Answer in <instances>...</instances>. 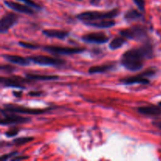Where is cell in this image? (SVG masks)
<instances>
[{"instance_id": "obj_6", "label": "cell", "mask_w": 161, "mask_h": 161, "mask_svg": "<svg viewBox=\"0 0 161 161\" xmlns=\"http://www.w3.org/2000/svg\"><path fill=\"white\" fill-rule=\"evenodd\" d=\"M43 50L53 55H73L83 53L86 50L84 47H68L60 46H44Z\"/></svg>"}, {"instance_id": "obj_17", "label": "cell", "mask_w": 161, "mask_h": 161, "mask_svg": "<svg viewBox=\"0 0 161 161\" xmlns=\"http://www.w3.org/2000/svg\"><path fill=\"white\" fill-rule=\"evenodd\" d=\"M83 24L86 25H89V26L95 27L97 28H108L114 26L116 25V21L113 19H110V20H97V21L86 22V23Z\"/></svg>"}, {"instance_id": "obj_19", "label": "cell", "mask_w": 161, "mask_h": 161, "mask_svg": "<svg viewBox=\"0 0 161 161\" xmlns=\"http://www.w3.org/2000/svg\"><path fill=\"white\" fill-rule=\"evenodd\" d=\"M142 17V14L135 9H130L124 14V18L128 22L135 21Z\"/></svg>"}, {"instance_id": "obj_4", "label": "cell", "mask_w": 161, "mask_h": 161, "mask_svg": "<svg viewBox=\"0 0 161 161\" xmlns=\"http://www.w3.org/2000/svg\"><path fill=\"white\" fill-rule=\"evenodd\" d=\"M52 108H28V107L20 106V105H12V104H7L3 106L2 112L5 113H19V114H27V115H41L47 113L51 111Z\"/></svg>"}, {"instance_id": "obj_23", "label": "cell", "mask_w": 161, "mask_h": 161, "mask_svg": "<svg viewBox=\"0 0 161 161\" xmlns=\"http://www.w3.org/2000/svg\"><path fill=\"white\" fill-rule=\"evenodd\" d=\"M17 1L22 2V3H24L25 4L28 5V6H31V7H32V8H34V9H37V10H40V9H42V6H39L38 3H35L33 0H17Z\"/></svg>"}, {"instance_id": "obj_12", "label": "cell", "mask_w": 161, "mask_h": 161, "mask_svg": "<svg viewBox=\"0 0 161 161\" xmlns=\"http://www.w3.org/2000/svg\"><path fill=\"white\" fill-rule=\"evenodd\" d=\"M4 4L7 7H9V9L17 11L19 13L29 14V15L35 14V11L33 10V8L26 4H20V3H15V2L13 1H4Z\"/></svg>"}, {"instance_id": "obj_5", "label": "cell", "mask_w": 161, "mask_h": 161, "mask_svg": "<svg viewBox=\"0 0 161 161\" xmlns=\"http://www.w3.org/2000/svg\"><path fill=\"white\" fill-rule=\"evenodd\" d=\"M119 35L125 39H134V40H141L147 38V28L141 25H134L130 28H124L119 31Z\"/></svg>"}, {"instance_id": "obj_21", "label": "cell", "mask_w": 161, "mask_h": 161, "mask_svg": "<svg viewBox=\"0 0 161 161\" xmlns=\"http://www.w3.org/2000/svg\"><path fill=\"white\" fill-rule=\"evenodd\" d=\"M33 140H34V138H31V137H21V138H17L14 139L13 142L17 146H21V145H25L26 143L30 142Z\"/></svg>"}, {"instance_id": "obj_7", "label": "cell", "mask_w": 161, "mask_h": 161, "mask_svg": "<svg viewBox=\"0 0 161 161\" xmlns=\"http://www.w3.org/2000/svg\"><path fill=\"white\" fill-rule=\"evenodd\" d=\"M30 61L35 64H39L43 66H54L59 67L65 64V61L58 58H53V57L46 56V55H36V56L28 57Z\"/></svg>"}, {"instance_id": "obj_33", "label": "cell", "mask_w": 161, "mask_h": 161, "mask_svg": "<svg viewBox=\"0 0 161 161\" xmlns=\"http://www.w3.org/2000/svg\"><path fill=\"white\" fill-rule=\"evenodd\" d=\"M158 105H160V106H161V102H159V104H158Z\"/></svg>"}, {"instance_id": "obj_34", "label": "cell", "mask_w": 161, "mask_h": 161, "mask_svg": "<svg viewBox=\"0 0 161 161\" xmlns=\"http://www.w3.org/2000/svg\"><path fill=\"white\" fill-rule=\"evenodd\" d=\"M75 1H82V0H75Z\"/></svg>"}, {"instance_id": "obj_30", "label": "cell", "mask_w": 161, "mask_h": 161, "mask_svg": "<svg viewBox=\"0 0 161 161\" xmlns=\"http://www.w3.org/2000/svg\"><path fill=\"white\" fill-rule=\"evenodd\" d=\"M153 124L161 130V121H154V122H153Z\"/></svg>"}, {"instance_id": "obj_27", "label": "cell", "mask_w": 161, "mask_h": 161, "mask_svg": "<svg viewBox=\"0 0 161 161\" xmlns=\"http://www.w3.org/2000/svg\"><path fill=\"white\" fill-rule=\"evenodd\" d=\"M16 154H17V152H12V153H10L3 155V157H1V160H9L11 157H14V156H15Z\"/></svg>"}, {"instance_id": "obj_29", "label": "cell", "mask_w": 161, "mask_h": 161, "mask_svg": "<svg viewBox=\"0 0 161 161\" xmlns=\"http://www.w3.org/2000/svg\"><path fill=\"white\" fill-rule=\"evenodd\" d=\"M29 158V157H16L14 158H12L11 160L12 161H15V160H27V159Z\"/></svg>"}, {"instance_id": "obj_15", "label": "cell", "mask_w": 161, "mask_h": 161, "mask_svg": "<svg viewBox=\"0 0 161 161\" xmlns=\"http://www.w3.org/2000/svg\"><path fill=\"white\" fill-rule=\"evenodd\" d=\"M115 66H116L115 63H107V64H101V65L91 66L88 69V73L91 74V75L97 73H105V72L113 70Z\"/></svg>"}, {"instance_id": "obj_16", "label": "cell", "mask_w": 161, "mask_h": 161, "mask_svg": "<svg viewBox=\"0 0 161 161\" xmlns=\"http://www.w3.org/2000/svg\"><path fill=\"white\" fill-rule=\"evenodd\" d=\"M3 58L9 62L13 63V64H19L21 66L29 65L30 61L28 58H25L24 57L18 56V55L14 54H5L3 55Z\"/></svg>"}, {"instance_id": "obj_14", "label": "cell", "mask_w": 161, "mask_h": 161, "mask_svg": "<svg viewBox=\"0 0 161 161\" xmlns=\"http://www.w3.org/2000/svg\"><path fill=\"white\" fill-rule=\"evenodd\" d=\"M42 34L49 38L63 39H66L69 36V31L66 30H56V29H45L42 31Z\"/></svg>"}, {"instance_id": "obj_24", "label": "cell", "mask_w": 161, "mask_h": 161, "mask_svg": "<svg viewBox=\"0 0 161 161\" xmlns=\"http://www.w3.org/2000/svg\"><path fill=\"white\" fill-rule=\"evenodd\" d=\"M16 70V68L13 65H9V64H3L1 66V71L3 72H6V73H12Z\"/></svg>"}, {"instance_id": "obj_10", "label": "cell", "mask_w": 161, "mask_h": 161, "mask_svg": "<svg viewBox=\"0 0 161 161\" xmlns=\"http://www.w3.org/2000/svg\"><path fill=\"white\" fill-rule=\"evenodd\" d=\"M18 19V15L14 14V13L9 12L4 14L2 17L1 20H0V31H1V33H6V31H9V28H12L17 23Z\"/></svg>"}, {"instance_id": "obj_9", "label": "cell", "mask_w": 161, "mask_h": 161, "mask_svg": "<svg viewBox=\"0 0 161 161\" xmlns=\"http://www.w3.org/2000/svg\"><path fill=\"white\" fill-rule=\"evenodd\" d=\"M2 114L3 115V117L0 121L2 126L11 125V124H23L31 121V119L29 117H24V116H19L17 115V113L2 112Z\"/></svg>"}, {"instance_id": "obj_2", "label": "cell", "mask_w": 161, "mask_h": 161, "mask_svg": "<svg viewBox=\"0 0 161 161\" xmlns=\"http://www.w3.org/2000/svg\"><path fill=\"white\" fill-rule=\"evenodd\" d=\"M119 14V9H111L108 12H99V11H85L80 13L76 16L78 20L83 23L91 21H97L102 20H110L117 17Z\"/></svg>"}, {"instance_id": "obj_25", "label": "cell", "mask_w": 161, "mask_h": 161, "mask_svg": "<svg viewBox=\"0 0 161 161\" xmlns=\"http://www.w3.org/2000/svg\"><path fill=\"white\" fill-rule=\"evenodd\" d=\"M19 131H20L19 129L16 128V127H14V128L9 129L8 131H6V133H5V135H6V137H8V138H12V137H14L16 136V135H17V134L19 133Z\"/></svg>"}, {"instance_id": "obj_22", "label": "cell", "mask_w": 161, "mask_h": 161, "mask_svg": "<svg viewBox=\"0 0 161 161\" xmlns=\"http://www.w3.org/2000/svg\"><path fill=\"white\" fill-rule=\"evenodd\" d=\"M18 45L20 46V47H22L23 48L30 49V50H37V49H39V45H37V44L30 43V42H23V41L19 42Z\"/></svg>"}, {"instance_id": "obj_1", "label": "cell", "mask_w": 161, "mask_h": 161, "mask_svg": "<svg viewBox=\"0 0 161 161\" xmlns=\"http://www.w3.org/2000/svg\"><path fill=\"white\" fill-rule=\"evenodd\" d=\"M154 56V49L152 42L149 40L139 47L131 48L123 53L120 63L126 69L130 72H137L142 69L146 60Z\"/></svg>"}, {"instance_id": "obj_13", "label": "cell", "mask_w": 161, "mask_h": 161, "mask_svg": "<svg viewBox=\"0 0 161 161\" xmlns=\"http://www.w3.org/2000/svg\"><path fill=\"white\" fill-rule=\"evenodd\" d=\"M137 112L143 116H161V106L160 105H146L137 108Z\"/></svg>"}, {"instance_id": "obj_11", "label": "cell", "mask_w": 161, "mask_h": 161, "mask_svg": "<svg viewBox=\"0 0 161 161\" xmlns=\"http://www.w3.org/2000/svg\"><path fill=\"white\" fill-rule=\"evenodd\" d=\"M82 40L83 42H88V43H95V44H104L106 43L109 40V37L106 36V34L102 31L97 32H91L88 34H85L82 36Z\"/></svg>"}, {"instance_id": "obj_28", "label": "cell", "mask_w": 161, "mask_h": 161, "mask_svg": "<svg viewBox=\"0 0 161 161\" xmlns=\"http://www.w3.org/2000/svg\"><path fill=\"white\" fill-rule=\"evenodd\" d=\"M43 92L42 91H31L28 93V95L31 97H40L42 95Z\"/></svg>"}, {"instance_id": "obj_31", "label": "cell", "mask_w": 161, "mask_h": 161, "mask_svg": "<svg viewBox=\"0 0 161 161\" xmlns=\"http://www.w3.org/2000/svg\"><path fill=\"white\" fill-rule=\"evenodd\" d=\"M13 94H14V95L15 96V97H18V98H20V97H21V95H22L21 91H19V92H17V91H14V92H13Z\"/></svg>"}, {"instance_id": "obj_8", "label": "cell", "mask_w": 161, "mask_h": 161, "mask_svg": "<svg viewBox=\"0 0 161 161\" xmlns=\"http://www.w3.org/2000/svg\"><path fill=\"white\" fill-rule=\"evenodd\" d=\"M1 86L3 87H14L18 89H26L25 86L27 83H29L30 80L28 78H21L20 76L13 75L10 77H1L0 79Z\"/></svg>"}, {"instance_id": "obj_32", "label": "cell", "mask_w": 161, "mask_h": 161, "mask_svg": "<svg viewBox=\"0 0 161 161\" xmlns=\"http://www.w3.org/2000/svg\"><path fill=\"white\" fill-rule=\"evenodd\" d=\"M100 1L101 0H91L90 3H91V5H95V6H97V5H98L100 3Z\"/></svg>"}, {"instance_id": "obj_26", "label": "cell", "mask_w": 161, "mask_h": 161, "mask_svg": "<svg viewBox=\"0 0 161 161\" xmlns=\"http://www.w3.org/2000/svg\"><path fill=\"white\" fill-rule=\"evenodd\" d=\"M133 1L138 6L140 11H142V12L145 11V8H146V1L145 0H133Z\"/></svg>"}, {"instance_id": "obj_20", "label": "cell", "mask_w": 161, "mask_h": 161, "mask_svg": "<svg viewBox=\"0 0 161 161\" xmlns=\"http://www.w3.org/2000/svg\"><path fill=\"white\" fill-rule=\"evenodd\" d=\"M126 42H127V41H126L125 38L123 37V36H117V37L114 38V39L110 42L108 47H109V48L111 49V50H117V49L122 47Z\"/></svg>"}, {"instance_id": "obj_18", "label": "cell", "mask_w": 161, "mask_h": 161, "mask_svg": "<svg viewBox=\"0 0 161 161\" xmlns=\"http://www.w3.org/2000/svg\"><path fill=\"white\" fill-rule=\"evenodd\" d=\"M25 77L30 80H39V81H52L59 79L58 75H37V74L27 73Z\"/></svg>"}, {"instance_id": "obj_3", "label": "cell", "mask_w": 161, "mask_h": 161, "mask_svg": "<svg viewBox=\"0 0 161 161\" xmlns=\"http://www.w3.org/2000/svg\"><path fill=\"white\" fill-rule=\"evenodd\" d=\"M157 70L153 68H149V69H146L144 72H141L138 75H132V76L126 77V78L121 79L119 80L122 84L127 85V86H130V85L133 84H142V85H147L150 83V80H149V77H152L156 75Z\"/></svg>"}]
</instances>
